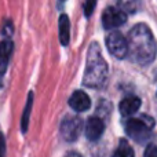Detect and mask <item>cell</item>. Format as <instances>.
<instances>
[{
    "label": "cell",
    "instance_id": "obj_1",
    "mask_svg": "<svg viewBox=\"0 0 157 157\" xmlns=\"http://www.w3.org/2000/svg\"><path fill=\"white\" fill-rule=\"evenodd\" d=\"M128 55L139 65H149L156 58L157 44L150 28L138 24L130 30L128 36Z\"/></svg>",
    "mask_w": 157,
    "mask_h": 157
},
{
    "label": "cell",
    "instance_id": "obj_2",
    "mask_svg": "<svg viewBox=\"0 0 157 157\" xmlns=\"http://www.w3.org/2000/svg\"><path fill=\"white\" fill-rule=\"evenodd\" d=\"M108 78V63L101 54L99 46L92 43L88 50L83 84L91 88H101Z\"/></svg>",
    "mask_w": 157,
    "mask_h": 157
},
{
    "label": "cell",
    "instance_id": "obj_3",
    "mask_svg": "<svg viewBox=\"0 0 157 157\" xmlns=\"http://www.w3.org/2000/svg\"><path fill=\"white\" fill-rule=\"evenodd\" d=\"M153 127H155V120L144 114L136 119H128L125 123V132L135 141H145Z\"/></svg>",
    "mask_w": 157,
    "mask_h": 157
},
{
    "label": "cell",
    "instance_id": "obj_4",
    "mask_svg": "<svg viewBox=\"0 0 157 157\" xmlns=\"http://www.w3.org/2000/svg\"><path fill=\"white\" fill-rule=\"evenodd\" d=\"M106 46L113 57L123 59L128 55V41L120 32H112L106 37Z\"/></svg>",
    "mask_w": 157,
    "mask_h": 157
},
{
    "label": "cell",
    "instance_id": "obj_5",
    "mask_svg": "<svg viewBox=\"0 0 157 157\" xmlns=\"http://www.w3.org/2000/svg\"><path fill=\"white\" fill-rule=\"evenodd\" d=\"M83 130V121L77 116H66L61 124V135L65 141H76Z\"/></svg>",
    "mask_w": 157,
    "mask_h": 157
},
{
    "label": "cell",
    "instance_id": "obj_6",
    "mask_svg": "<svg viewBox=\"0 0 157 157\" xmlns=\"http://www.w3.org/2000/svg\"><path fill=\"white\" fill-rule=\"evenodd\" d=\"M127 21V14L119 7H109L103 11L102 24L105 29H113L119 28Z\"/></svg>",
    "mask_w": 157,
    "mask_h": 157
},
{
    "label": "cell",
    "instance_id": "obj_7",
    "mask_svg": "<svg viewBox=\"0 0 157 157\" xmlns=\"http://www.w3.org/2000/svg\"><path fill=\"white\" fill-rule=\"evenodd\" d=\"M103 131H105V123L98 116L91 117V119L87 121L86 135L90 141H97V139H99L101 136H102Z\"/></svg>",
    "mask_w": 157,
    "mask_h": 157
},
{
    "label": "cell",
    "instance_id": "obj_8",
    "mask_svg": "<svg viewBox=\"0 0 157 157\" xmlns=\"http://www.w3.org/2000/svg\"><path fill=\"white\" fill-rule=\"evenodd\" d=\"M69 106L76 112H86L91 106V99L84 91L77 90L69 98Z\"/></svg>",
    "mask_w": 157,
    "mask_h": 157
},
{
    "label": "cell",
    "instance_id": "obj_9",
    "mask_svg": "<svg viewBox=\"0 0 157 157\" xmlns=\"http://www.w3.org/2000/svg\"><path fill=\"white\" fill-rule=\"evenodd\" d=\"M13 50H14V44L10 39H4L0 43V76H3L6 73V71H7Z\"/></svg>",
    "mask_w": 157,
    "mask_h": 157
},
{
    "label": "cell",
    "instance_id": "obj_10",
    "mask_svg": "<svg viewBox=\"0 0 157 157\" xmlns=\"http://www.w3.org/2000/svg\"><path fill=\"white\" fill-rule=\"evenodd\" d=\"M141 108V99L138 97H127L120 102V113L124 117H131Z\"/></svg>",
    "mask_w": 157,
    "mask_h": 157
},
{
    "label": "cell",
    "instance_id": "obj_11",
    "mask_svg": "<svg viewBox=\"0 0 157 157\" xmlns=\"http://www.w3.org/2000/svg\"><path fill=\"white\" fill-rule=\"evenodd\" d=\"M59 40L62 46H68L71 41V24L68 15L65 14L59 17Z\"/></svg>",
    "mask_w": 157,
    "mask_h": 157
},
{
    "label": "cell",
    "instance_id": "obj_12",
    "mask_svg": "<svg viewBox=\"0 0 157 157\" xmlns=\"http://www.w3.org/2000/svg\"><path fill=\"white\" fill-rule=\"evenodd\" d=\"M112 157H135V155H134L132 147L128 145L127 141H120L119 146L114 150Z\"/></svg>",
    "mask_w": 157,
    "mask_h": 157
},
{
    "label": "cell",
    "instance_id": "obj_13",
    "mask_svg": "<svg viewBox=\"0 0 157 157\" xmlns=\"http://www.w3.org/2000/svg\"><path fill=\"white\" fill-rule=\"evenodd\" d=\"M32 103H33V92H29L28 95V102H26V106H25V112L22 114V132H26L28 130V125H29V116H30V109H32Z\"/></svg>",
    "mask_w": 157,
    "mask_h": 157
},
{
    "label": "cell",
    "instance_id": "obj_14",
    "mask_svg": "<svg viewBox=\"0 0 157 157\" xmlns=\"http://www.w3.org/2000/svg\"><path fill=\"white\" fill-rule=\"evenodd\" d=\"M141 7L139 0H119V8H121L125 14L127 13H136Z\"/></svg>",
    "mask_w": 157,
    "mask_h": 157
},
{
    "label": "cell",
    "instance_id": "obj_15",
    "mask_svg": "<svg viewBox=\"0 0 157 157\" xmlns=\"http://www.w3.org/2000/svg\"><path fill=\"white\" fill-rule=\"evenodd\" d=\"M144 157H157V146L156 145H149L145 150Z\"/></svg>",
    "mask_w": 157,
    "mask_h": 157
},
{
    "label": "cell",
    "instance_id": "obj_16",
    "mask_svg": "<svg viewBox=\"0 0 157 157\" xmlns=\"http://www.w3.org/2000/svg\"><path fill=\"white\" fill-rule=\"evenodd\" d=\"M95 3L97 0H87V4H86V15H91L92 11H94V7H95Z\"/></svg>",
    "mask_w": 157,
    "mask_h": 157
},
{
    "label": "cell",
    "instance_id": "obj_17",
    "mask_svg": "<svg viewBox=\"0 0 157 157\" xmlns=\"http://www.w3.org/2000/svg\"><path fill=\"white\" fill-rule=\"evenodd\" d=\"M4 156H6V139L0 134V157H4Z\"/></svg>",
    "mask_w": 157,
    "mask_h": 157
},
{
    "label": "cell",
    "instance_id": "obj_18",
    "mask_svg": "<svg viewBox=\"0 0 157 157\" xmlns=\"http://www.w3.org/2000/svg\"><path fill=\"white\" fill-rule=\"evenodd\" d=\"M65 157H83V156H81L80 153H77V152H69Z\"/></svg>",
    "mask_w": 157,
    "mask_h": 157
},
{
    "label": "cell",
    "instance_id": "obj_19",
    "mask_svg": "<svg viewBox=\"0 0 157 157\" xmlns=\"http://www.w3.org/2000/svg\"><path fill=\"white\" fill-rule=\"evenodd\" d=\"M61 2H63V0H61Z\"/></svg>",
    "mask_w": 157,
    "mask_h": 157
}]
</instances>
